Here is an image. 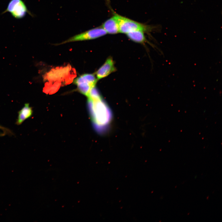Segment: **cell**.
<instances>
[{
  "instance_id": "9",
  "label": "cell",
  "mask_w": 222,
  "mask_h": 222,
  "mask_svg": "<svg viewBox=\"0 0 222 222\" xmlns=\"http://www.w3.org/2000/svg\"><path fill=\"white\" fill-rule=\"evenodd\" d=\"M32 109L28 103L24 106L18 112V118L16 122L17 125H20L26 119L29 118L32 114Z\"/></svg>"
},
{
  "instance_id": "10",
  "label": "cell",
  "mask_w": 222,
  "mask_h": 222,
  "mask_svg": "<svg viewBox=\"0 0 222 222\" xmlns=\"http://www.w3.org/2000/svg\"><path fill=\"white\" fill-rule=\"evenodd\" d=\"M144 32L142 31H136L126 33L128 37L132 41L138 43H143L146 40Z\"/></svg>"
},
{
  "instance_id": "7",
  "label": "cell",
  "mask_w": 222,
  "mask_h": 222,
  "mask_svg": "<svg viewBox=\"0 0 222 222\" xmlns=\"http://www.w3.org/2000/svg\"><path fill=\"white\" fill-rule=\"evenodd\" d=\"M70 70L69 67L52 69L47 73L46 76L49 80H56L62 79L67 76Z\"/></svg>"
},
{
  "instance_id": "6",
  "label": "cell",
  "mask_w": 222,
  "mask_h": 222,
  "mask_svg": "<svg viewBox=\"0 0 222 222\" xmlns=\"http://www.w3.org/2000/svg\"><path fill=\"white\" fill-rule=\"evenodd\" d=\"M115 71L113 60L112 58L109 57L96 72L97 78L99 80L105 78Z\"/></svg>"
},
{
  "instance_id": "5",
  "label": "cell",
  "mask_w": 222,
  "mask_h": 222,
  "mask_svg": "<svg viewBox=\"0 0 222 222\" xmlns=\"http://www.w3.org/2000/svg\"><path fill=\"white\" fill-rule=\"evenodd\" d=\"M107 34L106 31L102 27H98L74 35L60 44L94 39L104 35Z\"/></svg>"
},
{
  "instance_id": "1",
  "label": "cell",
  "mask_w": 222,
  "mask_h": 222,
  "mask_svg": "<svg viewBox=\"0 0 222 222\" xmlns=\"http://www.w3.org/2000/svg\"><path fill=\"white\" fill-rule=\"evenodd\" d=\"M88 102L94 123L100 126L105 124L108 114L107 113L106 108L101 97L96 98L88 97Z\"/></svg>"
},
{
  "instance_id": "4",
  "label": "cell",
  "mask_w": 222,
  "mask_h": 222,
  "mask_svg": "<svg viewBox=\"0 0 222 222\" xmlns=\"http://www.w3.org/2000/svg\"><path fill=\"white\" fill-rule=\"evenodd\" d=\"M6 12L10 13L13 17L18 19L24 17L27 13L32 16L22 0H11L6 9L2 14Z\"/></svg>"
},
{
  "instance_id": "8",
  "label": "cell",
  "mask_w": 222,
  "mask_h": 222,
  "mask_svg": "<svg viewBox=\"0 0 222 222\" xmlns=\"http://www.w3.org/2000/svg\"><path fill=\"white\" fill-rule=\"evenodd\" d=\"M102 27L107 33L114 34L119 32L118 23L113 16L105 21Z\"/></svg>"
},
{
  "instance_id": "2",
  "label": "cell",
  "mask_w": 222,
  "mask_h": 222,
  "mask_svg": "<svg viewBox=\"0 0 222 222\" xmlns=\"http://www.w3.org/2000/svg\"><path fill=\"white\" fill-rule=\"evenodd\" d=\"M119 26V32L126 34L136 31H149L152 27L115 14L113 16Z\"/></svg>"
},
{
  "instance_id": "3",
  "label": "cell",
  "mask_w": 222,
  "mask_h": 222,
  "mask_svg": "<svg viewBox=\"0 0 222 222\" xmlns=\"http://www.w3.org/2000/svg\"><path fill=\"white\" fill-rule=\"evenodd\" d=\"M97 80L93 74H86L75 79L74 83L77 85L78 91L87 97L91 88L95 86Z\"/></svg>"
}]
</instances>
